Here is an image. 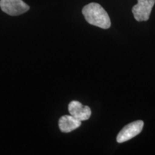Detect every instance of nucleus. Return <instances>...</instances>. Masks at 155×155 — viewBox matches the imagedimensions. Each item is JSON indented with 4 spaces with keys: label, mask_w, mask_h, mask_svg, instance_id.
<instances>
[{
    "label": "nucleus",
    "mask_w": 155,
    "mask_h": 155,
    "mask_svg": "<svg viewBox=\"0 0 155 155\" xmlns=\"http://www.w3.org/2000/svg\"><path fill=\"white\" fill-rule=\"evenodd\" d=\"M82 13L86 22L90 25L104 30L111 27L110 17L106 11L99 4L95 2L88 4L83 7Z\"/></svg>",
    "instance_id": "f257e3e1"
},
{
    "label": "nucleus",
    "mask_w": 155,
    "mask_h": 155,
    "mask_svg": "<svg viewBox=\"0 0 155 155\" xmlns=\"http://www.w3.org/2000/svg\"><path fill=\"white\" fill-rule=\"evenodd\" d=\"M0 7L4 12L10 16H18L30 9V6L22 0H0Z\"/></svg>",
    "instance_id": "f03ea898"
},
{
    "label": "nucleus",
    "mask_w": 155,
    "mask_h": 155,
    "mask_svg": "<svg viewBox=\"0 0 155 155\" xmlns=\"http://www.w3.org/2000/svg\"><path fill=\"white\" fill-rule=\"evenodd\" d=\"M144 127V121L141 120L133 121L129 124L126 125L116 137V141L118 143H123L133 139L136 136L141 133Z\"/></svg>",
    "instance_id": "7ed1b4c3"
},
{
    "label": "nucleus",
    "mask_w": 155,
    "mask_h": 155,
    "mask_svg": "<svg viewBox=\"0 0 155 155\" xmlns=\"http://www.w3.org/2000/svg\"><path fill=\"white\" fill-rule=\"evenodd\" d=\"M138 3L132 7L134 17L137 22H144L150 19L155 0H137Z\"/></svg>",
    "instance_id": "20e7f679"
},
{
    "label": "nucleus",
    "mask_w": 155,
    "mask_h": 155,
    "mask_svg": "<svg viewBox=\"0 0 155 155\" xmlns=\"http://www.w3.org/2000/svg\"><path fill=\"white\" fill-rule=\"evenodd\" d=\"M70 114L79 121H86L91 116V110L89 106H83L78 101H73L68 105Z\"/></svg>",
    "instance_id": "39448f33"
},
{
    "label": "nucleus",
    "mask_w": 155,
    "mask_h": 155,
    "mask_svg": "<svg viewBox=\"0 0 155 155\" xmlns=\"http://www.w3.org/2000/svg\"><path fill=\"white\" fill-rule=\"evenodd\" d=\"M81 121L73 117L71 115H65L61 116L58 121L59 129L62 132L69 133L80 127Z\"/></svg>",
    "instance_id": "423d86ee"
}]
</instances>
